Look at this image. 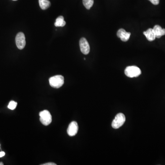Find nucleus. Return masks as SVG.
I'll use <instances>...</instances> for the list:
<instances>
[{
  "label": "nucleus",
  "instance_id": "nucleus-18",
  "mask_svg": "<svg viewBox=\"0 0 165 165\" xmlns=\"http://www.w3.org/2000/svg\"><path fill=\"white\" fill-rule=\"evenodd\" d=\"M3 163H2V162H0V165H3Z\"/></svg>",
  "mask_w": 165,
  "mask_h": 165
},
{
  "label": "nucleus",
  "instance_id": "nucleus-12",
  "mask_svg": "<svg viewBox=\"0 0 165 165\" xmlns=\"http://www.w3.org/2000/svg\"><path fill=\"white\" fill-rule=\"evenodd\" d=\"M66 24V23L64 21V17L62 16H60L56 19L55 23V27H64Z\"/></svg>",
  "mask_w": 165,
  "mask_h": 165
},
{
  "label": "nucleus",
  "instance_id": "nucleus-10",
  "mask_svg": "<svg viewBox=\"0 0 165 165\" xmlns=\"http://www.w3.org/2000/svg\"><path fill=\"white\" fill-rule=\"evenodd\" d=\"M144 34L146 36V39L148 40L149 41H152L155 40V34H154L153 29H149L146 31L144 32Z\"/></svg>",
  "mask_w": 165,
  "mask_h": 165
},
{
  "label": "nucleus",
  "instance_id": "nucleus-1",
  "mask_svg": "<svg viewBox=\"0 0 165 165\" xmlns=\"http://www.w3.org/2000/svg\"><path fill=\"white\" fill-rule=\"evenodd\" d=\"M64 83V79L62 76L55 75L49 79V83L51 86L55 89H58L63 86Z\"/></svg>",
  "mask_w": 165,
  "mask_h": 165
},
{
  "label": "nucleus",
  "instance_id": "nucleus-2",
  "mask_svg": "<svg viewBox=\"0 0 165 165\" xmlns=\"http://www.w3.org/2000/svg\"><path fill=\"white\" fill-rule=\"evenodd\" d=\"M126 75L129 78L137 77L141 74L140 69L135 66H127L124 71Z\"/></svg>",
  "mask_w": 165,
  "mask_h": 165
},
{
  "label": "nucleus",
  "instance_id": "nucleus-16",
  "mask_svg": "<svg viewBox=\"0 0 165 165\" xmlns=\"http://www.w3.org/2000/svg\"><path fill=\"white\" fill-rule=\"evenodd\" d=\"M57 164L52 162H48V163H45V164H41V165H56Z\"/></svg>",
  "mask_w": 165,
  "mask_h": 165
},
{
  "label": "nucleus",
  "instance_id": "nucleus-6",
  "mask_svg": "<svg viewBox=\"0 0 165 165\" xmlns=\"http://www.w3.org/2000/svg\"><path fill=\"white\" fill-rule=\"evenodd\" d=\"M79 47L81 52L84 54L87 55L90 51V47L89 43L85 38H82L79 41Z\"/></svg>",
  "mask_w": 165,
  "mask_h": 165
},
{
  "label": "nucleus",
  "instance_id": "nucleus-3",
  "mask_svg": "<svg viewBox=\"0 0 165 165\" xmlns=\"http://www.w3.org/2000/svg\"><path fill=\"white\" fill-rule=\"evenodd\" d=\"M126 121L125 116L123 113H119L116 116L112 123L113 129H118L123 125Z\"/></svg>",
  "mask_w": 165,
  "mask_h": 165
},
{
  "label": "nucleus",
  "instance_id": "nucleus-17",
  "mask_svg": "<svg viewBox=\"0 0 165 165\" xmlns=\"http://www.w3.org/2000/svg\"><path fill=\"white\" fill-rule=\"evenodd\" d=\"M5 155V153L3 151L0 152V157H2L3 156H4Z\"/></svg>",
  "mask_w": 165,
  "mask_h": 165
},
{
  "label": "nucleus",
  "instance_id": "nucleus-7",
  "mask_svg": "<svg viewBox=\"0 0 165 165\" xmlns=\"http://www.w3.org/2000/svg\"><path fill=\"white\" fill-rule=\"evenodd\" d=\"M78 129L79 126L77 123L75 121L71 122L67 129L68 135L71 137L74 136L78 133Z\"/></svg>",
  "mask_w": 165,
  "mask_h": 165
},
{
  "label": "nucleus",
  "instance_id": "nucleus-19",
  "mask_svg": "<svg viewBox=\"0 0 165 165\" xmlns=\"http://www.w3.org/2000/svg\"><path fill=\"white\" fill-rule=\"evenodd\" d=\"M12 1H17V0H12Z\"/></svg>",
  "mask_w": 165,
  "mask_h": 165
},
{
  "label": "nucleus",
  "instance_id": "nucleus-8",
  "mask_svg": "<svg viewBox=\"0 0 165 165\" xmlns=\"http://www.w3.org/2000/svg\"><path fill=\"white\" fill-rule=\"evenodd\" d=\"M131 33L127 32L125 29H121L118 30L117 36L123 42H126L129 39Z\"/></svg>",
  "mask_w": 165,
  "mask_h": 165
},
{
  "label": "nucleus",
  "instance_id": "nucleus-13",
  "mask_svg": "<svg viewBox=\"0 0 165 165\" xmlns=\"http://www.w3.org/2000/svg\"><path fill=\"white\" fill-rule=\"evenodd\" d=\"M83 3L86 8L89 10L94 4V0H83Z\"/></svg>",
  "mask_w": 165,
  "mask_h": 165
},
{
  "label": "nucleus",
  "instance_id": "nucleus-4",
  "mask_svg": "<svg viewBox=\"0 0 165 165\" xmlns=\"http://www.w3.org/2000/svg\"><path fill=\"white\" fill-rule=\"evenodd\" d=\"M40 121L45 126L49 125L52 122V116L51 114L47 110L41 111L39 113Z\"/></svg>",
  "mask_w": 165,
  "mask_h": 165
},
{
  "label": "nucleus",
  "instance_id": "nucleus-14",
  "mask_svg": "<svg viewBox=\"0 0 165 165\" xmlns=\"http://www.w3.org/2000/svg\"><path fill=\"white\" fill-rule=\"evenodd\" d=\"M17 105V103L14 101H11L8 105V108L11 110H14Z\"/></svg>",
  "mask_w": 165,
  "mask_h": 165
},
{
  "label": "nucleus",
  "instance_id": "nucleus-11",
  "mask_svg": "<svg viewBox=\"0 0 165 165\" xmlns=\"http://www.w3.org/2000/svg\"><path fill=\"white\" fill-rule=\"evenodd\" d=\"M39 5L42 10L48 9L51 5V3L48 0H39Z\"/></svg>",
  "mask_w": 165,
  "mask_h": 165
},
{
  "label": "nucleus",
  "instance_id": "nucleus-15",
  "mask_svg": "<svg viewBox=\"0 0 165 165\" xmlns=\"http://www.w3.org/2000/svg\"><path fill=\"white\" fill-rule=\"evenodd\" d=\"M149 1H150L153 4L155 5H157L159 3L160 0H149Z\"/></svg>",
  "mask_w": 165,
  "mask_h": 165
},
{
  "label": "nucleus",
  "instance_id": "nucleus-9",
  "mask_svg": "<svg viewBox=\"0 0 165 165\" xmlns=\"http://www.w3.org/2000/svg\"><path fill=\"white\" fill-rule=\"evenodd\" d=\"M153 30L156 38H160L162 36L165 35V29H162V27L158 25L155 26Z\"/></svg>",
  "mask_w": 165,
  "mask_h": 165
},
{
  "label": "nucleus",
  "instance_id": "nucleus-5",
  "mask_svg": "<svg viewBox=\"0 0 165 165\" xmlns=\"http://www.w3.org/2000/svg\"><path fill=\"white\" fill-rule=\"evenodd\" d=\"M16 44L18 49L22 50L26 45L25 37L22 32H19L17 34L15 38Z\"/></svg>",
  "mask_w": 165,
  "mask_h": 165
}]
</instances>
